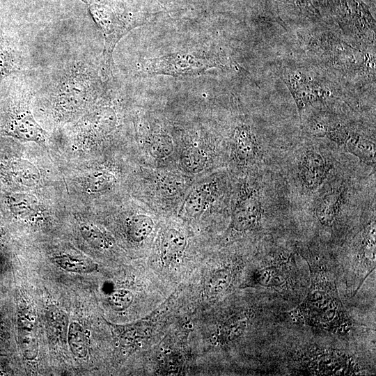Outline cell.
<instances>
[{
    "label": "cell",
    "mask_w": 376,
    "mask_h": 376,
    "mask_svg": "<svg viewBox=\"0 0 376 376\" xmlns=\"http://www.w3.org/2000/svg\"><path fill=\"white\" fill-rule=\"evenodd\" d=\"M310 270V286L303 301L290 312L297 322L328 333L344 336L355 322L344 307L334 268L318 256H303Z\"/></svg>",
    "instance_id": "cell-1"
},
{
    "label": "cell",
    "mask_w": 376,
    "mask_h": 376,
    "mask_svg": "<svg viewBox=\"0 0 376 376\" xmlns=\"http://www.w3.org/2000/svg\"><path fill=\"white\" fill-rule=\"evenodd\" d=\"M98 85V76L87 63L75 61L58 70L46 86L56 120L68 121L84 112Z\"/></svg>",
    "instance_id": "cell-2"
},
{
    "label": "cell",
    "mask_w": 376,
    "mask_h": 376,
    "mask_svg": "<svg viewBox=\"0 0 376 376\" xmlns=\"http://www.w3.org/2000/svg\"><path fill=\"white\" fill-rule=\"evenodd\" d=\"M100 28L104 40V48L100 65L104 79L111 73L112 54L118 41L134 27L143 24L129 12L120 0H81Z\"/></svg>",
    "instance_id": "cell-3"
},
{
    "label": "cell",
    "mask_w": 376,
    "mask_h": 376,
    "mask_svg": "<svg viewBox=\"0 0 376 376\" xmlns=\"http://www.w3.org/2000/svg\"><path fill=\"white\" fill-rule=\"evenodd\" d=\"M10 87V92L0 114V134L23 141L45 143L47 132L29 108L30 92L27 86L12 83Z\"/></svg>",
    "instance_id": "cell-4"
},
{
    "label": "cell",
    "mask_w": 376,
    "mask_h": 376,
    "mask_svg": "<svg viewBox=\"0 0 376 376\" xmlns=\"http://www.w3.org/2000/svg\"><path fill=\"white\" fill-rule=\"evenodd\" d=\"M225 56L207 52L182 51L148 59L141 65L142 73L171 76H194L212 68H229Z\"/></svg>",
    "instance_id": "cell-5"
},
{
    "label": "cell",
    "mask_w": 376,
    "mask_h": 376,
    "mask_svg": "<svg viewBox=\"0 0 376 376\" xmlns=\"http://www.w3.org/2000/svg\"><path fill=\"white\" fill-rule=\"evenodd\" d=\"M296 278L294 256L280 253L266 258L254 268L243 287L262 288L284 294L293 288Z\"/></svg>",
    "instance_id": "cell-6"
},
{
    "label": "cell",
    "mask_w": 376,
    "mask_h": 376,
    "mask_svg": "<svg viewBox=\"0 0 376 376\" xmlns=\"http://www.w3.org/2000/svg\"><path fill=\"white\" fill-rule=\"evenodd\" d=\"M375 221L362 233V240L352 264L348 266L347 289L356 295L366 279L375 269Z\"/></svg>",
    "instance_id": "cell-7"
},
{
    "label": "cell",
    "mask_w": 376,
    "mask_h": 376,
    "mask_svg": "<svg viewBox=\"0 0 376 376\" xmlns=\"http://www.w3.org/2000/svg\"><path fill=\"white\" fill-rule=\"evenodd\" d=\"M302 366L311 375H355L361 371L348 356L335 350H314L306 354Z\"/></svg>",
    "instance_id": "cell-8"
},
{
    "label": "cell",
    "mask_w": 376,
    "mask_h": 376,
    "mask_svg": "<svg viewBox=\"0 0 376 376\" xmlns=\"http://www.w3.org/2000/svg\"><path fill=\"white\" fill-rule=\"evenodd\" d=\"M283 76V80L295 99L299 115L306 106L324 98L329 93L301 72L285 71Z\"/></svg>",
    "instance_id": "cell-9"
},
{
    "label": "cell",
    "mask_w": 376,
    "mask_h": 376,
    "mask_svg": "<svg viewBox=\"0 0 376 376\" xmlns=\"http://www.w3.org/2000/svg\"><path fill=\"white\" fill-rule=\"evenodd\" d=\"M40 178L38 168L26 159L0 158V180L6 185L33 187L40 182Z\"/></svg>",
    "instance_id": "cell-10"
},
{
    "label": "cell",
    "mask_w": 376,
    "mask_h": 376,
    "mask_svg": "<svg viewBox=\"0 0 376 376\" xmlns=\"http://www.w3.org/2000/svg\"><path fill=\"white\" fill-rule=\"evenodd\" d=\"M261 210L256 191H244L234 208L231 228L236 232L243 233L256 228L261 219Z\"/></svg>",
    "instance_id": "cell-11"
},
{
    "label": "cell",
    "mask_w": 376,
    "mask_h": 376,
    "mask_svg": "<svg viewBox=\"0 0 376 376\" xmlns=\"http://www.w3.org/2000/svg\"><path fill=\"white\" fill-rule=\"evenodd\" d=\"M329 165L320 153L308 150L301 156L299 164V173L301 182L308 189H317L326 178Z\"/></svg>",
    "instance_id": "cell-12"
},
{
    "label": "cell",
    "mask_w": 376,
    "mask_h": 376,
    "mask_svg": "<svg viewBox=\"0 0 376 376\" xmlns=\"http://www.w3.org/2000/svg\"><path fill=\"white\" fill-rule=\"evenodd\" d=\"M22 52L14 35L0 24V84L22 65Z\"/></svg>",
    "instance_id": "cell-13"
},
{
    "label": "cell",
    "mask_w": 376,
    "mask_h": 376,
    "mask_svg": "<svg viewBox=\"0 0 376 376\" xmlns=\"http://www.w3.org/2000/svg\"><path fill=\"white\" fill-rule=\"evenodd\" d=\"M342 203L341 194L337 190H331L321 195L315 206V216L324 226H331L339 213Z\"/></svg>",
    "instance_id": "cell-14"
},
{
    "label": "cell",
    "mask_w": 376,
    "mask_h": 376,
    "mask_svg": "<svg viewBox=\"0 0 376 376\" xmlns=\"http://www.w3.org/2000/svg\"><path fill=\"white\" fill-rule=\"evenodd\" d=\"M233 147L235 155L240 161L250 162L256 157L258 151V143L249 126L242 125L235 129Z\"/></svg>",
    "instance_id": "cell-15"
},
{
    "label": "cell",
    "mask_w": 376,
    "mask_h": 376,
    "mask_svg": "<svg viewBox=\"0 0 376 376\" xmlns=\"http://www.w3.org/2000/svg\"><path fill=\"white\" fill-rule=\"evenodd\" d=\"M1 199L3 206L12 214L20 218L30 217L39 210L36 197L26 193H8Z\"/></svg>",
    "instance_id": "cell-16"
},
{
    "label": "cell",
    "mask_w": 376,
    "mask_h": 376,
    "mask_svg": "<svg viewBox=\"0 0 376 376\" xmlns=\"http://www.w3.org/2000/svg\"><path fill=\"white\" fill-rule=\"evenodd\" d=\"M210 202V191L205 185L194 189L185 198L181 212L188 218L201 216Z\"/></svg>",
    "instance_id": "cell-17"
},
{
    "label": "cell",
    "mask_w": 376,
    "mask_h": 376,
    "mask_svg": "<svg viewBox=\"0 0 376 376\" xmlns=\"http://www.w3.org/2000/svg\"><path fill=\"white\" fill-rule=\"evenodd\" d=\"M186 245V238L181 232L174 228L167 230L161 244L162 259L166 263L175 260L182 255Z\"/></svg>",
    "instance_id": "cell-18"
},
{
    "label": "cell",
    "mask_w": 376,
    "mask_h": 376,
    "mask_svg": "<svg viewBox=\"0 0 376 376\" xmlns=\"http://www.w3.org/2000/svg\"><path fill=\"white\" fill-rule=\"evenodd\" d=\"M344 144L350 153L363 162L375 164V144L369 139L351 132Z\"/></svg>",
    "instance_id": "cell-19"
},
{
    "label": "cell",
    "mask_w": 376,
    "mask_h": 376,
    "mask_svg": "<svg viewBox=\"0 0 376 376\" xmlns=\"http://www.w3.org/2000/svg\"><path fill=\"white\" fill-rule=\"evenodd\" d=\"M54 262L65 271L74 273H91L97 270L98 266L93 261L75 257L68 254L57 256L54 258Z\"/></svg>",
    "instance_id": "cell-20"
},
{
    "label": "cell",
    "mask_w": 376,
    "mask_h": 376,
    "mask_svg": "<svg viewBox=\"0 0 376 376\" xmlns=\"http://www.w3.org/2000/svg\"><path fill=\"white\" fill-rule=\"evenodd\" d=\"M153 226V221L149 216L134 215L130 219L127 224L128 235L135 242H142L150 234Z\"/></svg>",
    "instance_id": "cell-21"
},
{
    "label": "cell",
    "mask_w": 376,
    "mask_h": 376,
    "mask_svg": "<svg viewBox=\"0 0 376 376\" xmlns=\"http://www.w3.org/2000/svg\"><path fill=\"white\" fill-rule=\"evenodd\" d=\"M207 162V157L205 152L194 146L185 148L180 155V162L182 167L191 173H198L203 171Z\"/></svg>",
    "instance_id": "cell-22"
},
{
    "label": "cell",
    "mask_w": 376,
    "mask_h": 376,
    "mask_svg": "<svg viewBox=\"0 0 376 376\" xmlns=\"http://www.w3.org/2000/svg\"><path fill=\"white\" fill-rule=\"evenodd\" d=\"M115 183L116 178L112 174L98 170L87 177L85 188L88 194H95L109 190Z\"/></svg>",
    "instance_id": "cell-23"
},
{
    "label": "cell",
    "mask_w": 376,
    "mask_h": 376,
    "mask_svg": "<svg viewBox=\"0 0 376 376\" xmlns=\"http://www.w3.org/2000/svg\"><path fill=\"white\" fill-rule=\"evenodd\" d=\"M68 340L72 352L79 358H84L88 353V340L82 327L72 322L68 327Z\"/></svg>",
    "instance_id": "cell-24"
},
{
    "label": "cell",
    "mask_w": 376,
    "mask_h": 376,
    "mask_svg": "<svg viewBox=\"0 0 376 376\" xmlns=\"http://www.w3.org/2000/svg\"><path fill=\"white\" fill-rule=\"evenodd\" d=\"M21 344L24 355L28 359H33L38 354V343L33 327L23 326L21 332Z\"/></svg>",
    "instance_id": "cell-25"
},
{
    "label": "cell",
    "mask_w": 376,
    "mask_h": 376,
    "mask_svg": "<svg viewBox=\"0 0 376 376\" xmlns=\"http://www.w3.org/2000/svg\"><path fill=\"white\" fill-rule=\"evenodd\" d=\"M150 154L155 158L162 159L169 156L173 151L171 139L165 135H159L153 138L150 146Z\"/></svg>",
    "instance_id": "cell-26"
},
{
    "label": "cell",
    "mask_w": 376,
    "mask_h": 376,
    "mask_svg": "<svg viewBox=\"0 0 376 376\" xmlns=\"http://www.w3.org/2000/svg\"><path fill=\"white\" fill-rule=\"evenodd\" d=\"M234 272L230 267H225L215 272L210 282L211 290L218 294L226 290L230 285Z\"/></svg>",
    "instance_id": "cell-27"
},
{
    "label": "cell",
    "mask_w": 376,
    "mask_h": 376,
    "mask_svg": "<svg viewBox=\"0 0 376 376\" xmlns=\"http://www.w3.org/2000/svg\"><path fill=\"white\" fill-rule=\"evenodd\" d=\"M80 232L83 237L91 245L98 249H106L109 246L106 237L95 226L89 224H84L80 228Z\"/></svg>",
    "instance_id": "cell-28"
},
{
    "label": "cell",
    "mask_w": 376,
    "mask_h": 376,
    "mask_svg": "<svg viewBox=\"0 0 376 376\" xmlns=\"http://www.w3.org/2000/svg\"><path fill=\"white\" fill-rule=\"evenodd\" d=\"M46 316L50 326L57 334L62 336L66 334L68 320L65 312L52 306L46 312Z\"/></svg>",
    "instance_id": "cell-29"
},
{
    "label": "cell",
    "mask_w": 376,
    "mask_h": 376,
    "mask_svg": "<svg viewBox=\"0 0 376 376\" xmlns=\"http://www.w3.org/2000/svg\"><path fill=\"white\" fill-rule=\"evenodd\" d=\"M134 295L132 292L125 289H118L113 291L109 297L110 306L116 311H123L132 303Z\"/></svg>",
    "instance_id": "cell-30"
}]
</instances>
